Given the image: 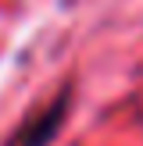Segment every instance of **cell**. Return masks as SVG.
I'll return each instance as SVG.
<instances>
[{
    "mask_svg": "<svg viewBox=\"0 0 143 146\" xmlns=\"http://www.w3.org/2000/svg\"><path fill=\"white\" fill-rule=\"evenodd\" d=\"M64 114H68V89L57 100H50L47 107H39L36 114H29L11 135V146H50V139L57 135Z\"/></svg>",
    "mask_w": 143,
    "mask_h": 146,
    "instance_id": "6da1fadb",
    "label": "cell"
}]
</instances>
